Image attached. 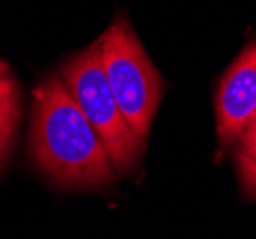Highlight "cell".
Listing matches in <instances>:
<instances>
[{
  "label": "cell",
  "instance_id": "cell-8",
  "mask_svg": "<svg viewBox=\"0 0 256 239\" xmlns=\"http://www.w3.org/2000/svg\"><path fill=\"white\" fill-rule=\"evenodd\" d=\"M250 132H256V115H254V120H252V124H250V128H248ZM246 130V132H248Z\"/></svg>",
  "mask_w": 256,
  "mask_h": 239
},
{
  "label": "cell",
  "instance_id": "cell-4",
  "mask_svg": "<svg viewBox=\"0 0 256 239\" xmlns=\"http://www.w3.org/2000/svg\"><path fill=\"white\" fill-rule=\"evenodd\" d=\"M218 146H237L256 115V40L248 42L226 69L214 100Z\"/></svg>",
  "mask_w": 256,
  "mask_h": 239
},
{
  "label": "cell",
  "instance_id": "cell-3",
  "mask_svg": "<svg viewBox=\"0 0 256 239\" xmlns=\"http://www.w3.org/2000/svg\"><path fill=\"white\" fill-rule=\"evenodd\" d=\"M58 75L100 136L115 174L134 170L146 152V140L134 134L118 109L100 62L98 40L69 56Z\"/></svg>",
  "mask_w": 256,
  "mask_h": 239
},
{
  "label": "cell",
  "instance_id": "cell-1",
  "mask_svg": "<svg viewBox=\"0 0 256 239\" xmlns=\"http://www.w3.org/2000/svg\"><path fill=\"white\" fill-rule=\"evenodd\" d=\"M29 153L34 166L60 188L96 190L117 180L100 136L58 73L32 92Z\"/></svg>",
  "mask_w": 256,
  "mask_h": 239
},
{
  "label": "cell",
  "instance_id": "cell-6",
  "mask_svg": "<svg viewBox=\"0 0 256 239\" xmlns=\"http://www.w3.org/2000/svg\"><path fill=\"white\" fill-rule=\"evenodd\" d=\"M237 155H239V161L243 164L248 178L254 180L256 178V132H245L243 138L237 142Z\"/></svg>",
  "mask_w": 256,
  "mask_h": 239
},
{
  "label": "cell",
  "instance_id": "cell-7",
  "mask_svg": "<svg viewBox=\"0 0 256 239\" xmlns=\"http://www.w3.org/2000/svg\"><path fill=\"white\" fill-rule=\"evenodd\" d=\"M14 94H20L18 92V84H16V78L12 75L8 64L0 60V100L10 98Z\"/></svg>",
  "mask_w": 256,
  "mask_h": 239
},
{
  "label": "cell",
  "instance_id": "cell-2",
  "mask_svg": "<svg viewBox=\"0 0 256 239\" xmlns=\"http://www.w3.org/2000/svg\"><path fill=\"white\" fill-rule=\"evenodd\" d=\"M100 62L118 109L134 134L148 140L164 94V80L153 66L126 14H118L98 38Z\"/></svg>",
  "mask_w": 256,
  "mask_h": 239
},
{
  "label": "cell",
  "instance_id": "cell-5",
  "mask_svg": "<svg viewBox=\"0 0 256 239\" xmlns=\"http://www.w3.org/2000/svg\"><path fill=\"white\" fill-rule=\"evenodd\" d=\"M20 120V94L0 100V166L8 157Z\"/></svg>",
  "mask_w": 256,
  "mask_h": 239
}]
</instances>
